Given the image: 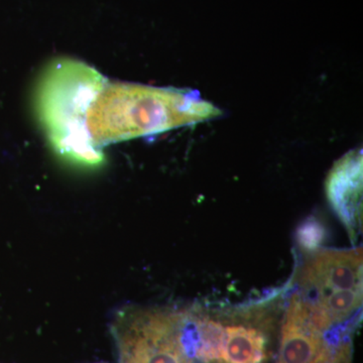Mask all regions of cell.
<instances>
[{"mask_svg":"<svg viewBox=\"0 0 363 363\" xmlns=\"http://www.w3.org/2000/svg\"><path fill=\"white\" fill-rule=\"evenodd\" d=\"M222 111L198 91L109 83L99 91L86 116L93 145H105L205 123Z\"/></svg>","mask_w":363,"mask_h":363,"instance_id":"cell-1","label":"cell"},{"mask_svg":"<svg viewBox=\"0 0 363 363\" xmlns=\"http://www.w3.org/2000/svg\"><path fill=\"white\" fill-rule=\"evenodd\" d=\"M101 74L78 60H54L42 74L35 91V109L57 154L86 168L104 162L86 128L88 109L106 84Z\"/></svg>","mask_w":363,"mask_h":363,"instance_id":"cell-2","label":"cell"},{"mask_svg":"<svg viewBox=\"0 0 363 363\" xmlns=\"http://www.w3.org/2000/svg\"><path fill=\"white\" fill-rule=\"evenodd\" d=\"M187 309L126 307L111 332L118 363H193L182 343Z\"/></svg>","mask_w":363,"mask_h":363,"instance_id":"cell-3","label":"cell"},{"mask_svg":"<svg viewBox=\"0 0 363 363\" xmlns=\"http://www.w3.org/2000/svg\"><path fill=\"white\" fill-rule=\"evenodd\" d=\"M362 250L311 252L300 274L303 297H322L335 291L362 290Z\"/></svg>","mask_w":363,"mask_h":363,"instance_id":"cell-4","label":"cell"},{"mask_svg":"<svg viewBox=\"0 0 363 363\" xmlns=\"http://www.w3.org/2000/svg\"><path fill=\"white\" fill-rule=\"evenodd\" d=\"M327 199L350 238L355 240L362 221V150H351L334 164L326 180Z\"/></svg>","mask_w":363,"mask_h":363,"instance_id":"cell-5","label":"cell"},{"mask_svg":"<svg viewBox=\"0 0 363 363\" xmlns=\"http://www.w3.org/2000/svg\"><path fill=\"white\" fill-rule=\"evenodd\" d=\"M323 342V332L315 324L307 302L295 294L281 328L278 363H310Z\"/></svg>","mask_w":363,"mask_h":363,"instance_id":"cell-6","label":"cell"},{"mask_svg":"<svg viewBox=\"0 0 363 363\" xmlns=\"http://www.w3.org/2000/svg\"><path fill=\"white\" fill-rule=\"evenodd\" d=\"M266 336L259 329L245 325L224 328L220 360L225 363H262L266 358Z\"/></svg>","mask_w":363,"mask_h":363,"instance_id":"cell-7","label":"cell"},{"mask_svg":"<svg viewBox=\"0 0 363 363\" xmlns=\"http://www.w3.org/2000/svg\"><path fill=\"white\" fill-rule=\"evenodd\" d=\"M196 327L198 332V346L195 358L207 363L220 360L224 340L223 325L196 312Z\"/></svg>","mask_w":363,"mask_h":363,"instance_id":"cell-8","label":"cell"},{"mask_svg":"<svg viewBox=\"0 0 363 363\" xmlns=\"http://www.w3.org/2000/svg\"><path fill=\"white\" fill-rule=\"evenodd\" d=\"M327 238V230L316 217H309L298 227L296 238L305 252H316Z\"/></svg>","mask_w":363,"mask_h":363,"instance_id":"cell-9","label":"cell"},{"mask_svg":"<svg viewBox=\"0 0 363 363\" xmlns=\"http://www.w3.org/2000/svg\"><path fill=\"white\" fill-rule=\"evenodd\" d=\"M350 341L330 343L324 339L321 348L310 363H350Z\"/></svg>","mask_w":363,"mask_h":363,"instance_id":"cell-10","label":"cell"}]
</instances>
